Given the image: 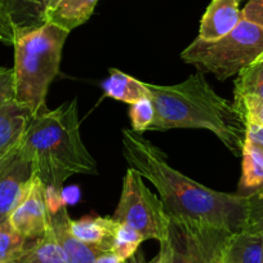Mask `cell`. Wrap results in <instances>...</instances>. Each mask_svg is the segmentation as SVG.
Returning a JSON list of instances; mask_svg holds the SVG:
<instances>
[{
    "mask_svg": "<svg viewBox=\"0 0 263 263\" xmlns=\"http://www.w3.org/2000/svg\"><path fill=\"white\" fill-rule=\"evenodd\" d=\"M123 155L130 168L154 184L169 217L201 223L227 232L242 231L249 196L205 187L168 163L165 154L142 135L121 132Z\"/></svg>",
    "mask_w": 263,
    "mask_h": 263,
    "instance_id": "cell-1",
    "label": "cell"
},
{
    "mask_svg": "<svg viewBox=\"0 0 263 263\" xmlns=\"http://www.w3.org/2000/svg\"><path fill=\"white\" fill-rule=\"evenodd\" d=\"M155 108L148 130L177 128L206 129L235 156L241 155L247 124L234 103L221 97L204 74L197 71L174 85L145 83Z\"/></svg>",
    "mask_w": 263,
    "mask_h": 263,
    "instance_id": "cell-2",
    "label": "cell"
},
{
    "mask_svg": "<svg viewBox=\"0 0 263 263\" xmlns=\"http://www.w3.org/2000/svg\"><path fill=\"white\" fill-rule=\"evenodd\" d=\"M20 147L45 189L61 192L70 177L97 174V164L80 135L77 100L32 116Z\"/></svg>",
    "mask_w": 263,
    "mask_h": 263,
    "instance_id": "cell-3",
    "label": "cell"
},
{
    "mask_svg": "<svg viewBox=\"0 0 263 263\" xmlns=\"http://www.w3.org/2000/svg\"><path fill=\"white\" fill-rule=\"evenodd\" d=\"M70 32L47 24L17 34L14 47V100L32 116L47 110L50 83L60 72L62 49Z\"/></svg>",
    "mask_w": 263,
    "mask_h": 263,
    "instance_id": "cell-4",
    "label": "cell"
},
{
    "mask_svg": "<svg viewBox=\"0 0 263 263\" xmlns=\"http://www.w3.org/2000/svg\"><path fill=\"white\" fill-rule=\"evenodd\" d=\"M262 53L263 27L241 18L229 35L217 42L206 43L196 37L183 49L181 58L201 74H212L223 82L239 74Z\"/></svg>",
    "mask_w": 263,
    "mask_h": 263,
    "instance_id": "cell-5",
    "label": "cell"
},
{
    "mask_svg": "<svg viewBox=\"0 0 263 263\" xmlns=\"http://www.w3.org/2000/svg\"><path fill=\"white\" fill-rule=\"evenodd\" d=\"M112 219L135 229L145 240L161 242L168 234L169 216L163 201L150 191L133 168H129L124 176L120 200Z\"/></svg>",
    "mask_w": 263,
    "mask_h": 263,
    "instance_id": "cell-6",
    "label": "cell"
},
{
    "mask_svg": "<svg viewBox=\"0 0 263 263\" xmlns=\"http://www.w3.org/2000/svg\"><path fill=\"white\" fill-rule=\"evenodd\" d=\"M205 224L169 217L166 237L160 242L161 263H206Z\"/></svg>",
    "mask_w": 263,
    "mask_h": 263,
    "instance_id": "cell-7",
    "label": "cell"
},
{
    "mask_svg": "<svg viewBox=\"0 0 263 263\" xmlns=\"http://www.w3.org/2000/svg\"><path fill=\"white\" fill-rule=\"evenodd\" d=\"M34 177V165L20 146L0 158V224L26 196Z\"/></svg>",
    "mask_w": 263,
    "mask_h": 263,
    "instance_id": "cell-8",
    "label": "cell"
},
{
    "mask_svg": "<svg viewBox=\"0 0 263 263\" xmlns=\"http://www.w3.org/2000/svg\"><path fill=\"white\" fill-rule=\"evenodd\" d=\"M50 214L45 201V187L35 174L26 196L9 216L12 226L29 241L40 239L49 226Z\"/></svg>",
    "mask_w": 263,
    "mask_h": 263,
    "instance_id": "cell-9",
    "label": "cell"
},
{
    "mask_svg": "<svg viewBox=\"0 0 263 263\" xmlns=\"http://www.w3.org/2000/svg\"><path fill=\"white\" fill-rule=\"evenodd\" d=\"M240 0H212L200 22L197 39L213 43L229 35L241 21Z\"/></svg>",
    "mask_w": 263,
    "mask_h": 263,
    "instance_id": "cell-10",
    "label": "cell"
},
{
    "mask_svg": "<svg viewBox=\"0 0 263 263\" xmlns=\"http://www.w3.org/2000/svg\"><path fill=\"white\" fill-rule=\"evenodd\" d=\"M69 222L70 216L65 205L50 214V224L65 253L66 263H96L98 255L105 252L77 239L70 231Z\"/></svg>",
    "mask_w": 263,
    "mask_h": 263,
    "instance_id": "cell-11",
    "label": "cell"
},
{
    "mask_svg": "<svg viewBox=\"0 0 263 263\" xmlns=\"http://www.w3.org/2000/svg\"><path fill=\"white\" fill-rule=\"evenodd\" d=\"M31 118V111L16 100L0 107V158L18 147Z\"/></svg>",
    "mask_w": 263,
    "mask_h": 263,
    "instance_id": "cell-12",
    "label": "cell"
},
{
    "mask_svg": "<svg viewBox=\"0 0 263 263\" xmlns=\"http://www.w3.org/2000/svg\"><path fill=\"white\" fill-rule=\"evenodd\" d=\"M71 234L80 241L97 248L102 252H111L119 222L112 217H84L82 219L70 218Z\"/></svg>",
    "mask_w": 263,
    "mask_h": 263,
    "instance_id": "cell-13",
    "label": "cell"
},
{
    "mask_svg": "<svg viewBox=\"0 0 263 263\" xmlns=\"http://www.w3.org/2000/svg\"><path fill=\"white\" fill-rule=\"evenodd\" d=\"M221 254L224 263H262L263 236L249 231L230 232Z\"/></svg>",
    "mask_w": 263,
    "mask_h": 263,
    "instance_id": "cell-14",
    "label": "cell"
},
{
    "mask_svg": "<svg viewBox=\"0 0 263 263\" xmlns=\"http://www.w3.org/2000/svg\"><path fill=\"white\" fill-rule=\"evenodd\" d=\"M98 0H57L47 13V22L67 32L87 22Z\"/></svg>",
    "mask_w": 263,
    "mask_h": 263,
    "instance_id": "cell-15",
    "label": "cell"
},
{
    "mask_svg": "<svg viewBox=\"0 0 263 263\" xmlns=\"http://www.w3.org/2000/svg\"><path fill=\"white\" fill-rule=\"evenodd\" d=\"M57 0H8V9L17 34L47 24V13Z\"/></svg>",
    "mask_w": 263,
    "mask_h": 263,
    "instance_id": "cell-16",
    "label": "cell"
},
{
    "mask_svg": "<svg viewBox=\"0 0 263 263\" xmlns=\"http://www.w3.org/2000/svg\"><path fill=\"white\" fill-rule=\"evenodd\" d=\"M103 90L108 97L129 105L148 97L145 83L118 69H110V77L103 83Z\"/></svg>",
    "mask_w": 263,
    "mask_h": 263,
    "instance_id": "cell-17",
    "label": "cell"
},
{
    "mask_svg": "<svg viewBox=\"0 0 263 263\" xmlns=\"http://www.w3.org/2000/svg\"><path fill=\"white\" fill-rule=\"evenodd\" d=\"M18 263H66L65 253L55 237L50 218L45 234L40 239L30 241Z\"/></svg>",
    "mask_w": 263,
    "mask_h": 263,
    "instance_id": "cell-18",
    "label": "cell"
},
{
    "mask_svg": "<svg viewBox=\"0 0 263 263\" xmlns=\"http://www.w3.org/2000/svg\"><path fill=\"white\" fill-rule=\"evenodd\" d=\"M241 156L242 172L240 189L257 190L263 187V148L245 138Z\"/></svg>",
    "mask_w": 263,
    "mask_h": 263,
    "instance_id": "cell-19",
    "label": "cell"
},
{
    "mask_svg": "<svg viewBox=\"0 0 263 263\" xmlns=\"http://www.w3.org/2000/svg\"><path fill=\"white\" fill-rule=\"evenodd\" d=\"M234 96H252L263 100V53L236 75Z\"/></svg>",
    "mask_w": 263,
    "mask_h": 263,
    "instance_id": "cell-20",
    "label": "cell"
},
{
    "mask_svg": "<svg viewBox=\"0 0 263 263\" xmlns=\"http://www.w3.org/2000/svg\"><path fill=\"white\" fill-rule=\"evenodd\" d=\"M30 241L11 224L9 219L0 224V263H18Z\"/></svg>",
    "mask_w": 263,
    "mask_h": 263,
    "instance_id": "cell-21",
    "label": "cell"
},
{
    "mask_svg": "<svg viewBox=\"0 0 263 263\" xmlns=\"http://www.w3.org/2000/svg\"><path fill=\"white\" fill-rule=\"evenodd\" d=\"M142 241H145V239L135 229L119 223L111 252L118 255L123 262H125L135 254Z\"/></svg>",
    "mask_w": 263,
    "mask_h": 263,
    "instance_id": "cell-22",
    "label": "cell"
},
{
    "mask_svg": "<svg viewBox=\"0 0 263 263\" xmlns=\"http://www.w3.org/2000/svg\"><path fill=\"white\" fill-rule=\"evenodd\" d=\"M129 116L132 121V130L142 135L148 130L155 119V108L150 97H145L137 102L132 103L129 108Z\"/></svg>",
    "mask_w": 263,
    "mask_h": 263,
    "instance_id": "cell-23",
    "label": "cell"
},
{
    "mask_svg": "<svg viewBox=\"0 0 263 263\" xmlns=\"http://www.w3.org/2000/svg\"><path fill=\"white\" fill-rule=\"evenodd\" d=\"M248 218L242 231L254 232L263 236V187L248 194Z\"/></svg>",
    "mask_w": 263,
    "mask_h": 263,
    "instance_id": "cell-24",
    "label": "cell"
},
{
    "mask_svg": "<svg viewBox=\"0 0 263 263\" xmlns=\"http://www.w3.org/2000/svg\"><path fill=\"white\" fill-rule=\"evenodd\" d=\"M234 105L245 121L263 126V100L252 96H234Z\"/></svg>",
    "mask_w": 263,
    "mask_h": 263,
    "instance_id": "cell-25",
    "label": "cell"
},
{
    "mask_svg": "<svg viewBox=\"0 0 263 263\" xmlns=\"http://www.w3.org/2000/svg\"><path fill=\"white\" fill-rule=\"evenodd\" d=\"M230 232L208 227L206 231V263H224L222 259V245Z\"/></svg>",
    "mask_w": 263,
    "mask_h": 263,
    "instance_id": "cell-26",
    "label": "cell"
},
{
    "mask_svg": "<svg viewBox=\"0 0 263 263\" xmlns=\"http://www.w3.org/2000/svg\"><path fill=\"white\" fill-rule=\"evenodd\" d=\"M14 40L16 29L9 14L8 0H0V42L13 45Z\"/></svg>",
    "mask_w": 263,
    "mask_h": 263,
    "instance_id": "cell-27",
    "label": "cell"
},
{
    "mask_svg": "<svg viewBox=\"0 0 263 263\" xmlns=\"http://www.w3.org/2000/svg\"><path fill=\"white\" fill-rule=\"evenodd\" d=\"M14 100L13 69H0V107Z\"/></svg>",
    "mask_w": 263,
    "mask_h": 263,
    "instance_id": "cell-28",
    "label": "cell"
},
{
    "mask_svg": "<svg viewBox=\"0 0 263 263\" xmlns=\"http://www.w3.org/2000/svg\"><path fill=\"white\" fill-rule=\"evenodd\" d=\"M241 18L263 27V0H250L241 11Z\"/></svg>",
    "mask_w": 263,
    "mask_h": 263,
    "instance_id": "cell-29",
    "label": "cell"
},
{
    "mask_svg": "<svg viewBox=\"0 0 263 263\" xmlns=\"http://www.w3.org/2000/svg\"><path fill=\"white\" fill-rule=\"evenodd\" d=\"M245 124H247L245 138L263 148V126L258 125L257 123H253V121H245Z\"/></svg>",
    "mask_w": 263,
    "mask_h": 263,
    "instance_id": "cell-30",
    "label": "cell"
},
{
    "mask_svg": "<svg viewBox=\"0 0 263 263\" xmlns=\"http://www.w3.org/2000/svg\"><path fill=\"white\" fill-rule=\"evenodd\" d=\"M96 263H124L118 255L114 254L112 252H106L102 253L101 255H98V258L96 259Z\"/></svg>",
    "mask_w": 263,
    "mask_h": 263,
    "instance_id": "cell-31",
    "label": "cell"
},
{
    "mask_svg": "<svg viewBox=\"0 0 263 263\" xmlns=\"http://www.w3.org/2000/svg\"><path fill=\"white\" fill-rule=\"evenodd\" d=\"M148 263H161V260L159 259V258H156L155 260H153V262H148Z\"/></svg>",
    "mask_w": 263,
    "mask_h": 263,
    "instance_id": "cell-32",
    "label": "cell"
},
{
    "mask_svg": "<svg viewBox=\"0 0 263 263\" xmlns=\"http://www.w3.org/2000/svg\"><path fill=\"white\" fill-rule=\"evenodd\" d=\"M262 263H263V258H262Z\"/></svg>",
    "mask_w": 263,
    "mask_h": 263,
    "instance_id": "cell-33",
    "label": "cell"
}]
</instances>
